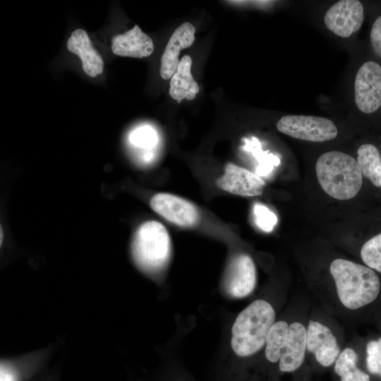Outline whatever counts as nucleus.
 Wrapping results in <instances>:
<instances>
[{
	"label": "nucleus",
	"instance_id": "1",
	"mask_svg": "<svg viewBox=\"0 0 381 381\" xmlns=\"http://www.w3.org/2000/svg\"><path fill=\"white\" fill-rule=\"evenodd\" d=\"M329 271L335 282L339 301L346 308H360L377 297L380 279L370 267L337 258L332 262Z\"/></svg>",
	"mask_w": 381,
	"mask_h": 381
},
{
	"label": "nucleus",
	"instance_id": "2",
	"mask_svg": "<svg viewBox=\"0 0 381 381\" xmlns=\"http://www.w3.org/2000/svg\"><path fill=\"white\" fill-rule=\"evenodd\" d=\"M274 321L275 312L270 303L258 299L249 304L231 327V347L234 354L248 358L260 351Z\"/></svg>",
	"mask_w": 381,
	"mask_h": 381
},
{
	"label": "nucleus",
	"instance_id": "3",
	"mask_svg": "<svg viewBox=\"0 0 381 381\" xmlns=\"http://www.w3.org/2000/svg\"><path fill=\"white\" fill-rule=\"evenodd\" d=\"M315 172L321 188L337 200L353 198L363 184L357 160L342 152L334 150L321 155L315 164Z\"/></svg>",
	"mask_w": 381,
	"mask_h": 381
},
{
	"label": "nucleus",
	"instance_id": "4",
	"mask_svg": "<svg viewBox=\"0 0 381 381\" xmlns=\"http://www.w3.org/2000/svg\"><path fill=\"white\" fill-rule=\"evenodd\" d=\"M306 337V327L298 322H275L269 330L265 345L267 361L277 363L282 374L296 372L304 362Z\"/></svg>",
	"mask_w": 381,
	"mask_h": 381
},
{
	"label": "nucleus",
	"instance_id": "5",
	"mask_svg": "<svg viewBox=\"0 0 381 381\" xmlns=\"http://www.w3.org/2000/svg\"><path fill=\"white\" fill-rule=\"evenodd\" d=\"M133 259L147 272H156L167 264L171 251L169 235L163 224L148 221L140 226L133 237Z\"/></svg>",
	"mask_w": 381,
	"mask_h": 381
},
{
	"label": "nucleus",
	"instance_id": "6",
	"mask_svg": "<svg viewBox=\"0 0 381 381\" xmlns=\"http://www.w3.org/2000/svg\"><path fill=\"white\" fill-rule=\"evenodd\" d=\"M277 130L291 138L321 143L337 138L334 123L324 117L308 115H286L277 123Z\"/></svg>",
	"mask_w": 381,
	"mask_h": 381
},
{
	"label": "nucleus",
	"instance_id": "7",
	"mask_svg": "<svg viewBox=\"0 0 381 381\" xmlns=\"http://www.w3.org/2000/svg\"><path fill=\"white\" fill-rule=\"evenodd\" d=\"M354 101L358 109L371 115L381 108V65L367 60L358 68L354 80Z\"/></svg>",
	"mask_w": 381,
	"mask_h": 381
},
{
	"label": "nucleus",
	"instance_id": "8",
	"mask_svg": "<svg viewBox=\"0 0 381 381\" xmlns=\"http://www.w3.org/2000/svg\"><path fill=\"white\" fill-rule=\"evenodd\" d=\"M364 17L365 8L361 1L341 0L327 11L324 22L334 35L349 37L361 29Z\"/></svg>",
	"mask_w": 381,
	"mask_h": 381
},
{
	"label": "nucleus",
	"instance_id": "9",
	"mask_svg": "<svg viewBox=\"0 0 381 381\" xmlns=\"http://www.w3.org/2000/svg\"><path fill=\"white\" fill-rule=\"evenodd\" d=\"M306 330V349L314 354L321 366H331L341 353L331 329L319 322L310 320Z\"/></svg>",
	"mask_w": 381,
	"mask_h": 381
},
{
	"label": "nucleus",
	"instance_id": "10",
	"mask_svg": "<svg viewBox=\"0 0 381 381\" xmlns=\"http://www.w3.org/2000/svg\"><path fill=\"white\" fill-rule=\"evenodd\" d=\"M151 207L169 222L181 226L194 225L199 219L196 207L190 202L169 193H158L150 200Z\"/></svg>",
	"mask_w": 381,
	"mask_h": 381
},
{
	"label": "nucleus",
	"instance_id": "11",
	"mask_svg": "<svg viewBox=\"0 0 381 381\" xmlns=\"http://www.w3.org/2000/svg\"><path fill=\"white\" fill-rule=\"evenodd\" d=\"M217 184L230 193L251 197L260 195L265 183L256 173L230 163L226 166Z\"/></svg>",
	"mask_w": 381,
	"mask_h": 381
},
{
	"label": "nucleus",
	"instance_id": "12",
	"mask_svg": "<svg viewBox=\"0 0 381 381\" xmlns=\"http://www.w3.org/2000/svg\"><path fill=\"white\" fill-rule=\"evenodd\" d=\"M255 284L256 269L253 259L246 254L236 257L226 282L228 294L234 298H244L251 294Z\"/></svg>",
	"mask_w": 381,
	"mask_h": 381
},
{
	"label": "nucleus",
	"instance_id": "13",
	"mask_svg": "<svg viewBox=\"0 0 381 381\" xmlns=\"http://www.w3.org/2000/svg\"><path fill=\"white\" fill-rule=\"evenodd\" d=\"M195 29L188 22L179 25L171 35L161 58L160 76L167 80L173 76L180 62L181 50L192 45L195 40Z\"/></svg>",
	"mask_w": 381,
	"mask_h": 381
},
{
	"label": "nucleus",
	"instance_id": "14",
	"mask_svg": "<svg viewBox=\"0 0 381 381\" xmlns=\"http://www.w3.org/2000/svg\"><path fill=\"white\" fill-rule=\"evenodd\" d=\"M66 47L70 52L80 58L83 70L88 76L95 78L103 72V59L93 47L85 30H75L68 39Z\"/></svg>",
	"mask_w": 381,
	"mask_h": 381
},
{
	"label": "nucleus",
	"instance_id": "15",
	"mask_svg": "<svg viewBox=\"0 0 381 381\" xmlns=\"http://www.w3.org/2000/svg\"><path fill=\"white\" fill-rule=\"evenodd\" d=\"M111 49L114 54L132 58H144L152 54L154 44L147 34L135 25L131 30L111 38Z\"/></svg>",
	"mask_w": 381,
	"mask_h": 381
},
{
	"label": "nucleus",
	"instance_id": "16",
	"mask_svg": "<svg viewBox=\"0 0 381 381\" xmlns=\"http://www.w3.org/2000/svg\"><path fill=\"white\" fill-rule=\"evenodd\" d=\"M192 59L185 55L181 59L176 71L171 78L169 95L180 103L183 99H193L199 92L200 87L191 72Z\"/></svg>",
	"mask_w": 381,
	"mask_h": 381
},
{
	"label": "nucleus",
	"instance_id": "17",
	"mask_svg": "<svg viewBox=\"0 0 381 381\" xmlns=\"http://www.w3.org/2000/svg\"><path fill=\"white\" fill-rule=\"evenodd\" d=\"M357 162L362 175L381 189V152L374 144L364 143L357 150Z\"/></svg>",
	"mask_w": 381,
	"mask_h": 381
},
{
	"label": "nucleus",
	"instance_id": "18",
	"mask_svg": "<svg viewBox=\"0 0 381 381\" xmlns=\"http://www.w3.org/2000/svg\"><path fill=\"white\" fill-rule=\"evenodd\" d=\"M358 356L351 348L339 355L334 363V370L340 381H370V375L358 367Z\"/></svg>",
	"mask_w": 381,
	"mask_h": 381
},
{
	"label": "nucleus",
	"instance_id": "19",
	"mask_svg": "<svg viewBox=\"0 0 381 381\" xmlns=\"http://www.w3.org/2000/svg\"><path fill=\"white\" fill-rule=\"evenodd\" d=\"M131 145L141 149L142 153L138 158L139 162L145 164L154 158L152 149L158 142L156 131L150 126H141L133 129L128 136Z\"/></svg>",
	"mask_w": 381,
	"mask_h": 381
},
{
	"label": "nucleus",
	"instance_id": "20",
	"mask_svg": "<svg viewBox=\"0 0 381 381\" xmlns=\"http://www.w3.org/2000/svg\"><path fill=\"white\" fill-rule=\"evenodd\" d=\"M361 257L367 267L381 272V233L373 236L363 244Z\"/></svg>",
	"mask_w": 381,
	"mask_h": 381
},
{
	"label": "nucleus",
	"instance_id": "21",
	"mask_svg": "<svg viewBox=\"0 0 381 381\" xmlns=\"http://www.w3.org/2000/svg\"><path fill=\"white\" fill-rule=\"evenodd\" d=\"M366 354L368 370L372 374L381 377V338L368 343Z\"/></svg>",
	"mask_w": 381,
	"mask_h": 381
},
{
	"label": "nucleus",
	"instance_id": "22",
	"mask_svg": "<svg viewBox=\"0 0 381 381\" xmlns=\"http://www.w3.org/2000/svg\"><path fill=\"white\" fill-rule=\"evenodd\" d=\"M254 219L257 226L266 232L272 231L277 224V216L266 206L255 203L253 207Z\"/></svg>",
	"mask_w": 381,
	"mask_h": 381
},
{
	"label": "nucleus",
	"instance_id": "23",
	"mask_svg": "<svg viewBox=\"0 0 381 381\" xmlns=\"http://www.w3.org/2000/svg\"><path fill=\"white\" fill-rule=\"evenodd\" d=\"M370 42L373 53L381 60V14L377 16L372 23Z\"/></svg>",
	"mask_w": 381,
	"mask_h": 381
},
{
	"label": "nucleus",
	"instance_id": "24",
	"mask_svg": "<svg viewBox=\"0 0 381 381\" xmlns=\"http://www.w3.org/2000/svg\"><path fill=\"white\" fill-rule=\"evenodd\" d=\"M0 381H21L18 371L13 365L1 363Z\"/></svg>",
	"mask_w": 381,
	"mask_h": 381
},
{
	"label": "nucleus",
	"instance_id": "25",
	"mask_svg": "<svg viewBox=\"0 0 381 381\" xmlns=\"http://www.w3.org/2000/svg\"><path fill=\"white\" fill-rule=\"evenodd\" d=\"M2 242V230L1 229V243Z\"/></svg>",
	"mask_w": 381,
	"mask_h": 381
}]
</instances>
